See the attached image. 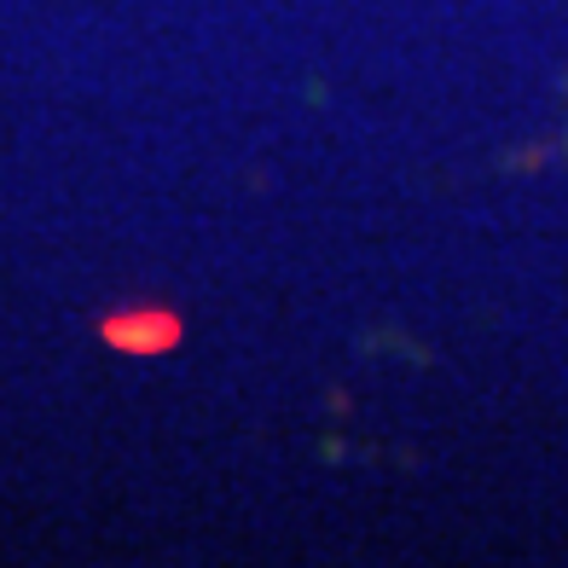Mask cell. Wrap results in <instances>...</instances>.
I'll list each match as a JSON object with an SVG mask.
<instances>
[{
  "instance_id": "1",
  "label": "cell",
  "mask_w": 568,
  "mask_h": 568,
  "mask_svg": "<svg viewBox=\"0 0 568 568\" xmlns=\"http://www.w3.org/2000/svg\"><path fill=\"white\" fill-rule=\"evenodd\" d=\"M99 337H105L111 348L122 354H163L180 343V320L169 314V307H122V314H111L105 325H99Z\"/></svg>"
}]
</instances>
